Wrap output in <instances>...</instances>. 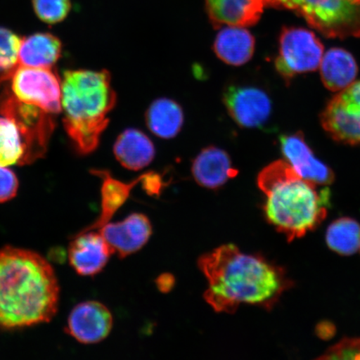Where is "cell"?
<instances>
[{
    "label": "cell",
    "mask_w": 360,
    "mask_h": 360,
    "mask_svg": "<svg viewBox=\"0 0 360 360\" xmlns=\"http://www.w3.org/2000/svg\"><path fill=\"white\" fill-rule=\"evenodd\" d=\"M115 155L124 168L139 170L150 165L155 155L154 143L145 133L135 129H126L114 146Z\"/></svg>",
    "instance_id": "cell-18"
},
{
    "label": "cell",
    "mask_w": 360,
    "mask_h": 360,
    "mask_svg": "<svg viewBox=\"0 0 360 360\" xmlns=\"http://www.w3.org/2000/svg\"><path fill=\"white\" fill-rule=\"evenodd\" d=\"M156 285L158 289L162 292H168L174 286V278L172 274H162V276L157 278Z\"/></svg>",
    "instance_id": "cell-30"
},
{
    "label": "cell",
    "mask_w": 360,
    "mask_h": 360,
    "mask_svg": "<svg viewBox=\"0 0 360 360\" xmlns=\"http://www.w3.org/2000/svg\"><path fill=\"white\" fill-rule=\"evenodd\" d=\"M142 183L143 188L150 195H159L163 186V180L160 175L156 173L143 174Z\"/></svg>",
    "instance_id": "cell-29"
},
{
    "label": "cell",
    "mask_w": 360,
    "mask_h": 360,
    "mask_svg": "<svg viewBox=\"0 0 360 360\" xmlns=\"http://www.w3.org/2000/svg\"><path fill=\"white\" fill-rule=\"evenodd\" d=\"M255 40L240 26H226L216 36L214 51L220 60L233 66L246 64L253 57Z\"/></svg>",
    "instance_id": "cell-17"
},
{
    "label": "cell",
    "mask_w": 360,
    "mask_h": 360,
    "mask_svg": "<svg viewBox=\"0 0 360 360\" xmlns=\"http://www.w3.org/2000/svg\"><path fill=\"white\" fill-rule=\"evenodd\" d=\"M94 175L101 178V210L96 221L82 231H98L109 223L112 216L124 205L133 188L141 182L143 175L132 183L127 184L112 178L106 170H93Z\"/></svg>",
    "instance_id": "cell-19"
},
{
    "label": "cell",
    "mask_w": 360,
    "mask_h": 360,
    "mask_svg": "<svg viewBox=\"0 0 360 360\" xmlns=\"http://www.w3.org/2000/svg\"><path fill=\"white\" fill-rule=\"evenodd\" d=\"M112 316L108 308L96 301L75 306L67 323V333L84 345L100 343L110 334Z\"/></svg>",
    "instance_id": "cell-11"
},
{
    "label": "cell",
    "mask_w": 360,
    "mask_h": 360,
    "mask_svg": "<svg viewBox=\"0 0 360 360\" xmlns=\"http://www.w3.org/2000/svg\"><path fill=\"white\" fill-rule=\"evenodd\" d=\"M205 3L210 20L215 28L254 25L266 6L265 0H205Z\"/></svg>",
    "instance_id": "cell-15"
},
{
    "label": "cell",
    "mask_w": 360,
    "mask_h": 360,
    "mask_svg": "<svg viewBox=\"0 0 360 360\" xmlns=\"http://www.w3.org/2000/svg\"><path fill=\"white\" fill-rule=\"evenodd\" d=\"M258 186L266 197L268 222L290 242L314 231L326 218L328 188L318 191V184L300 176L288 162H274L261 171Z\"/></svg>",
    "instance_id": "cell-3"
},
{
    "label": "cell",
    "mask_w": 360,
    "mask_h": 360,
    "mask_svg": "<svg viewBox=\"0 0 360 360\" xmlns=\"http://www.w3.org/2000/svg\"><path fill=\"white\" fill-rule=\"evenodd\" d=\"M34 10L40 20L48 24H57L70 13V0H33Z\"/></svg>",
    "instance_id": "cell-26"
},
{
    "label": "cell",
    "mask_w": 360,
    "mask_h": 360,
    "mask_svg": "<svg viewBox=\"0 0 360 360\" xmlns=\"http://www.w3.org/2000/svg\"><path fill=\"white\" fill-rule=\"evenodd\" d=\"M323 56V45L311 31L303 28H283L276 68L283 79L316 70Z\"/></svg>",
    "instance_id": "cell-8"
},
{
    "label": "cell",
    "mask_w": 360,
    "mask_h": 360,
    "mask_svg": "<svg viewBox=\"0 0 360 360\" xmlns=\"http://www.w3.org/2000/svg\"><path fill=\"white\" fill-rule=\"evenodd\" d=\"M281 146L288 163L300 176L318 186H328L334 181V173L314 156L302 133L283 135Z\"/></svg>",
    "instance_id": "cell-14"
},
{
    "label": "cell",
    "mask_w": 360,
    "mask_h": 360,
    "mask_svg": "<svg viewBox=\"0 0 360 360\" xmlns=\"http://www.w3.org/2000/svg\"><path fill=\"white\" fill-rule=\"evenodd\" d=\"M62 44L55 35L39 33L21 40L20 65L52 69L60 58Z\"/></svg>",
    "instance_id": "cell-21"
},
{
    "label": "cell",
    "mask_w": 360,
    "mask_h": 360,
    "mask_svg": "<svg viewBox=\"0 0 360 360\" xmlns=\"http://www.w3.org/2000/svg\"><path fill=\"white\" fill-rule=\"evenodd\" d=\"M61 87L65 129L79 152L89 154L98 146L115 105L110 75L106 70L66 71Z\"/></svg>",
    "instance_id": "cell-4"
},
{
    "label": "cell",
    "mask_w": 360,
    "mask_h": 360,
    "mask_svg": "<svg viewBox=\"0 0 360 360\" xmlns=\"http://www.w3.org/2000/svg\"><path fill=\"white\" fill-rule=\"evenodd\" d=\"M21 39L12 31L0 27V82L8 81L20 66Z\"/></svg>",
    "instance_id": "cell-25"
},
{
    "label": "cell",
    "mask_w": 360,
    "mask_h": 360,
    "mask_svg": "<svg viewBox=\"0 0 360 360\" xmlns=\"http://www.w3.org/2000/svg\"><path fill=\"white\" fill-rule=\"evenodd\" d=\"M354 3H356L358 4H360V0H353Z\"/></svg>",
    "instance_id": "cell-31"
},
{
    "label": "cell",
    "mask_w": 360,
    "mask_h": 360,
    "mask_svg": "<svg viewBox=\"0 0 360 360\" xmlns=\"http://www.w3.org/2000/svg\"><path fill=\"white\" fill-rule=\"evenodd\" d=\"M321 124L335 141L360 145V80L328 102L321 115Z\"/></svg>",
    "instance_id": "cell-9"
},
{
    "label": "cell",
    "mask_w": 360,
    "mask_h": 360,
    "mask_svg": "<svg viewBox=\"0 0 360 360\" xmlns=\"http://www.w3.org/2000/svg\"><path fill=\"white\" fill-rule=\"evenodd\" d=\"M184 123V112L176 102L159 98L151 103L146 112V124L158 137L172 139L180 132Z\"/></svg>",
    "instance_id": "cell-22"
},
{
    "label": "cell",
    "mask_w": 360,
    "mask_h": 360,
    "mask_svg": "<svg viewBox=\"0 0 360 360\" xmlns=\"http://www.w3.org/2000/svg\"><path fill=\"white\" fill-rule=\"evenodd\" d=\"M224 102L229 114L241 127H261L271 114V101L259 88L231 85L225 90Z\"/></svg>",
    "instance_id": "cell-10"
},
{
    "label": "cell",
    "mask_w": 360,
    "mask_h": 360,
    "mask_svg": "<svg viewBox=\"0 0 360 360\" xmlns=\"http://www.w3.org/2000/svg\"><path fill=\"white\" fill-rule=\"evenodd\" d=\"M321 359H360V338H346L319 357Z\"/></svg>",
    "instance_id": "cell-27"
},
{
    "label": "cell",
    "mask_w": 360,
    "mask_h": 360,
    "mask_svg": "<svg viewBox=\"0 0 360 360\" xmlns=\"http://www.w3.org/2000/svg\"><path fill=\"white\" fill-rule=\"evenodd\" d=\"M298 13L328 38L360 37V4L353 0H265Z\"/></svg>",
    "instance_id": "cell-5"
},
{
    "label": "cell",
    "mask_w": 360,
    "mask_h": 360,
    "mask_svg": "<svg viewBox=\"0 0 360 360\" xmlns=\"http://www.w3.org/2000/svg\"><path fill=\"white\" fill-rule=\"evenodd\" d=\"M60 302L55 270L33 251L0 250V328L17 330L48 323Z\"/></svg>",
    "instance_id": "cell-2"
},
{
    "label": "cell",
    "mask_w": 360,
    "mask_h": 360,
    "mask_svg": "<svg viewBox=\"0 0 360 360\" xmlns=\"http://www.w3.org/2000/svg\"><path fill=\"white\" fill-rule=\"evenodd\" d=\"M326 243L340 255H352L360 249V224L351 218L338 219L328 226Z\"/></svg>",
    "instance_id": "cell-23"
},
{
    "label": "cell",
    "mask_w": 360,
    "mask_h": 360,
    "mask_svg": "<svg viewBox=\"0 0 360 360\" xmlns=\"http://www.w3.org/2000/svg\"><path fill=\"white\" fill-rule=\"evenodd\" d=\"M19 180L15 173L6 166H0V202L10 201L15 197Z\"/></svg>",
    "instance_id": "cell-28"
},
{
    "label": "cell",
    "mask_w": 360,
    "mask_h": 360,
    "mask_svg": "<svg viewBox=\"0 0 360 360\" xmlns=\"http://www.w3.org/2000/svg\"><path fill=\"white\" fill-rule=\"evenodd\" d=\"M25 146L19 128L8 117H0V166L24 165Z\"/></svg>",
    "instance_id": "cell-24"
},
{
    "label": "cell",
    "mask_w": 360,
    "mask_h": 360,
    "mask_svg": "<svg viewBox=\"0 0 360 360\" xmlns=\"http://www.w3.org/2000/svg\"><path fill=\"white\" fill-rule=\"evenodd\" d=\"M8 81L18 100L53 115L62 111L61 80L52 69L20 65Z\"/></svg>",
    "instance_id": "cell-7"
},
{
    "label": "cell",
    "mask_w": 360,
    "mask_h": 360,
    "mask_svg": "<svg viewBox=\"0 0 360 360\" xmlns=\"http://www.w3.org/2000/svg\"><path fill=\"white\" fill-rule=\"evenodd\" d=\"M198 264L208 281L205 300L217 313L235 314L241 304L272 309L292 285L285 269L233 245L202 255Z\"/></svg>",
    "instance_id": "cell-1"
},
{
    "label": "cell",
    "mask_w": 360,
    "mask_h": 360,
    "mask_svg": "<svg viewBox=\"0 0 360 360\" xmlns=\"http://www.w3.org/2000/svg\"><path fill=\"white\" fill-rule=\"evenodd\" d=\"M358 65L354 58L345 49H330L322 58L321 75L323 84L331 91H341L354 82Z\"/></svg>",
    "instance_id": "cell-20"
},
{
    "label": "cell",
    "mask_w": 360,
    "mask_h": 360,
    "mask_svg": "<svg viewBox=\"0 0 360 360\" xmlns=\"http://www.w3.org/2000/svg\"><path fill=\"white\" fill-rule=\"evenodd\" d=\"M68 253L70 264L76 273L82 276H94L105 269L112 251L100 232L89 231L75 236Z\"/></svg>",
    "instance_id": "cell-13"
},
{
    "label": "cell",
    "mask_w": 360,
    "mask_h": 360,
    "mask_svg": "<svg viewBox=\"0 0 360 360\" xmlns=\"http://www.w3.org/2000/svg\"><path fill=\"white\" fill-rule=\"evenodd\" d=\"M0 115L12 120L20 129L25 146L24 165L46 153L55 129V115L18 100L8 90L0 96Z\"/></svg>",
    "instance_id": "cell-6"
},
{
    "label": "cell",
    "mask_w": 360,
    "mask_h": 360,
    "mask_svg": "<svg viewBox=\"0 0 360 360\" xmlns=\"http://www.w3.org/2000/svg\"><path fill=\"white\" fill-rule=\"evenodd\" d=\"M98 232L111 248L112 254L124 259L147 244L152 235V225L145 214L135 213L122 222L106 224Z\"/></svg>",
    "instance_id": "cell-12"
},
{
    "label": "cell",
    "mask_w": 360,
    "mask_h": 360,
    "mask_svg": "<svg viewBox=\"0 0 360 360\" xmlns=\"http://www.w3.org/2000/svg\"><path fill=\"white\" fill-rule=\"evenodd\" d=\"M192 173L195 181L207 188H219L229 179L236 177L238 171L232 167L227 153L216 147L202 150L193 162Z\"/></svg>",
    "instance_id": "cell-16"
}]
</instances>
